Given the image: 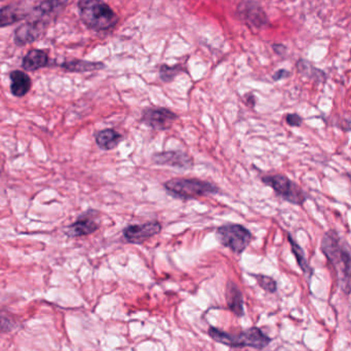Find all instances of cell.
<instances>
[{"label":"cell","mask_w":351,"mask_h":351,"mask_svg":"<svg viewBox=\"0 0 351 351\" xmlns=\"http://www.w3.org/2000/svg\"><path fill=\"white\" fill-rule=\"evenodd\" d=\"M322 251L335 270L338 286L346 294L351 293V247L336 231L324 235Z\"/></svg>","instance_id":"cell-1"},{"label":"cell","mask_w":351,"mask_h":351,"mask_svg":"<svg viewBox=\"0 0 351 351\" xmlns=\"http://www.w3.org/2000/svg\"><path fill=\"white\" fill-rule=\"evenodd\" d=\"M82 22L96 31H106L117 24V14L103 0H80L78 2Z\"/></svg>","instance_id":"cell-2"},{"label":"cell","mask_w":351,"mask_h":351,"mask_svg":"<svg viewBox=\"0 0 351 351\" xmlns=\"http://www.w3.org/2000/svg\"><path fill=\"white\" fill-rule=\"evenodd\" d=\"M208 335L218 343L224 344L229 348H252L255 350H263L271 342V338L263 333L259 328H251L237 335L226 333L222 330L210 327Z\"/></svg>","instance_id":"cell-3"},{"label":"cell","mask_w":351,"mask_h":351,"mask_svg":"<svg viewBox=\"0 0 351 351\" xmlns=\"http://www.w3.org/2000/svg\"><path fill=\"white\" fill-rule=\"evenodd\" d=\"M164 186L167 192L173 197L184 200L192 199V198H197L208 194H216L220 191L218 186L199 179L175 178L167 181Z\"/></svg>","instance_id":"cell-4"},{"label":"cell","mask_w":351,"mask_h":351,"mask_svg":"<svg viewBox=\"0 0 351 351\" xmlns=\"http://www.w3.org/2000/svg\"><path fill=\"white\" fill-rule=\"evenodd\" d=\"M216 235L221 245L237 254L243 253L252 241L251 231L239 224H227L218 227Z\"/></svg>","instance_id":"cell-5"},{"label":"cell","mask_w":351,"mask_h":351,"mask_svg":"<svg viewBox=\"0 0 351 351\" xmlns=\"http://www.w3.org/2000/svg\"><path fill=\"white\" fill-rule=\"evenodd\" d=\"M264 184L271 187L278 196L287 202L301 206L306 200L307 195L300 186L291 181L284 175L265 176L262 178Z\"/></svg>","instance_id":"cell-6"},{"label":"cell","mask_w":351,"mask_h":351,"mask_svg":"<svg viewBox=\"0 0 351 351\" xmlns=\"http://www.w3.org/2000/svg\"><path fill=\"white\" fill-rule=\"evenodd\" d=\"M68 0H45L33 10L29 20L47 28L67 5Z\"/></svg>","instance_id":"cell-7"},{"label":"cell","mask_w":351,"mask_h":351,"mask_svg":"<svg viewBox=\"0 0 351 351\" xmlns=\"http://www.w3.org/2000/svg\"><path fill=\"white\" fill-rule=\"evenodd\" d=\"M178 119V115L168 108H146L142 112L141 121L156 131H165Z\"/></svg>","instance_id":"cell-8"},{"label":"cell","mask_w":351,"mask_h":351,"mask_svg":"<svg viewBox=\"0 0 351 351\" xmlns=\"http://www.w3.org/2000/svg\"><path fill=\"white\" fill-rule=\"evenodd\" d=\"M162 224L158 221L144 223L140 225H131L123 229V237L128 243H142L162 231Z\"/></svg>","instance_id":"cell-9"},{"label":"cell","mask_w":351,"mask_h":351,"mask_svg":"<svg viewBox=\"0 0 351 351\" xmlns=\"http://www.w3.org/2000/svg\"><path fill=\"white\" fill-rule=\"evenodd\" d=\"M152 160L160 166L174 167L179 169H191L193 160L183 152H164L154 154Z\"/></svg>","instance_id":"cell-10"},{"label":"cell","mask_w":351,"mask_h":351,"mask_svg":"<svg viewBox=\"0 0 351 351\" xmlns=\"http://www.w3.org/2000/svg\"><path fill=\"white\" fill-rule=\"evenodd\" d=\"M45 29L37 23L28 20L21 25L14 32V43L18 45H26L34 43L45 32Z\"/></svg>","instance_id":"cell-11"},{"label":"cell","mask_w":351,"mask_h":351,"mask_svg":"<svg viewBox=\"0 0 351 351\" xmlns=\"http://www.w3.org/2000/svg\"><path fill=\"white\" fill-rule=\"evenodd\" d=\"M98 229V223L95 222L90 217H86V215H84V216H80L76 222L66 228V234L67 237L74 239V237L92 234Z\"/></svg>","instance_id":"cell-12"},{"label":"cell","mask_w":351,"mask_h":351,"mask_svg":"<svg viewBox=\"0 0 351 351\" xmlns=\"http://www.w3.org/2000/svg\"><path fill=\"white\" fill-rule=\"evenodd\" d=\"M10 92L14 97H24L25 95L28 94L29 90H31L32 82H31L30 76L25 73L24 71L21 70H14L10 72Z\"/></svg>","instance_id":"cell-13"},{"label":"cell","mask_w":351,"mask_h":351,"mask_svg":"<svg viewBox=\"0 0 351 351\" xmlns=\"http://www.w3.org/2000/svg\"><path fill=\"white\" fill-rule=\"evenodd\" d=\"M49 65V56L41 49H31L23 59L22 66L26 71H36Z\"/></svg>","instance_id":"cell-14"},{"label":"cell","mask_w":351,"mask_h":351,"mask_svg":"<svg viewBox=\"0 0 351 351\" xmlns=\"http://www.w3.org/2000/svg\"><path fill=\"white\" fill-rule=\"evenodd\" d=\"M96 143L102 150H112L123 141V137L114 130L106 129L96 134Z\"/></svg>","instance_id":"cell-15"},{"label":"cell","mask_w":351,"mask_h":351,"mask_svg":"<svg viewBox=\"0 0 351 351\" xmlns=\"http://www.w3.org/2000/svg\"><path fill=\"white\" fill-rule=\"evenodd\" d=\"M26 16V12L16 4L4 6L0 8V28L20 22Z\"/></svg>","instance_id":"cell-16"},{"label":"cell","mask_w":351,"mask_h":351,"mask_svg":"<svg viewBox=\"0 0 351 351\" xmlns=\"http://www.w3.org/2000/svg\"><path fill=\"white\" fill-rule=\"evenodd\" d=\"M227 303L229 309L234 313L237 317H241L243 315V297L241 290L237 288V285L229 282L227 286Z\"/></svg>","instance_id":"cell-17"},{"label":"cell","mask_w":351,"mask_h":351,"mask_svg":"<svg viewBox=\"0 0 351 351\" xmlns=\"http://www.w3.org/2000/svg\"><path fill=\"white\" fill-rule=\"evenodd\" d=\"M62 68L69 72H90L101 70L105 67L103 63L97 62L84 61V60H73V61L65 62L62 64Z\"/></svg>","instance_id":"cell-18"},{"label":"cell","mask_w":351,"mask_h":351,"mask_svg":"<svg viewBox=\"0 0 351 351\" xmlns=\"http://www.w3.org/2000/svg\"><path fill=\"white\" fill-rule=\"evenodd\" d=\"M289 241H290L291 247H292L293 254H294L295 258H296L297 263H298L299 267L301 268L303 272L307 276H311L313 274V268L309 266L308 261H307L306 257H305L304 251L302 247L292 239L290 234L288 235Z\"/></svg>","instance_id":"cell-19"},{"label":"cell","mask_w":351,"mask_h":351,"mask_svg":"<svg viewBox=\"0 0 351 351\" xmlns=\"http://www.w3.org/2000/svg\"><path fill=\"white\" fill-rule=\"evenodd\" d=\"M256 280H257L258 285L261 287L263 290H265L268 293H276L278 290V285H276V280L270 276H255Z\"/></svg>","instance_id":"cell-20"},{"label":"cell","mask_w":351,"mask_h":351,"mask_svg":"<svg viewBox=\"0 0 351 351\" xmlns=\"http://www.w3.org/2000/svg\"><path fill=\"white\" fill-rule=\"evenodd\" d=\"M16 323L12 317L4 313H0V334L8 333L16 329Z\"/></svg>","instance_id":"cell-21"},{"label":"cell","mask_w":351,"mask_h":351,"mask_svg":"<svg viewBox=\"0 0 351 351\" xmlns=\"http://www.w3.org/2000/svg\"><path fill=\"white\" fill-rule=\"evenodd\" d=\"M178 69L176 67H168V66H162L160 68V77L165 82H170L174 80L178 74Z\"/></svg>","instance_id":"cell-22"},{"label":"cell","mask_w":351,"mask_h":351,"mask_svg":"<svg viewBox=\"0 0 351 351\" xmlns=\"http://www.w3.org/2000/svg\"><path fill=\"white\" fill-rule=\"evenodd\" d=\"M286 121L291 127H300V125H302L303 119L300 115L296 114V113H292V114L287 115Z\"/></svg>","instance_id":"cell-23"},{"label":"cell","mask_w":351,"mask_h":351,"mask_svg":"<svg viewBox=\"0 0 351 351\" xmlns=\"http://www.w3.org/2000/svg\"><path fill=\"white\" fill-rule=\"evenodd\" d=\"M289 72L287 71V70H280V71L276 72V74L274 75V80H276V82H278V80H282V78H286L287 76H289Z\"/></svg>","instance_id":"cell-24"}]
</instances>
